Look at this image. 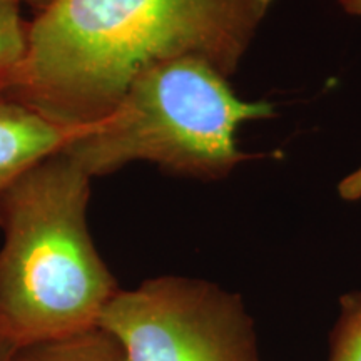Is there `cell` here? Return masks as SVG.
Here are the masks:
<instances>
[{"label":"cell","instance_id":"30bf717a","mask_svg":"<svg viewBox=\"0 0 361 361\" xmlns=\"http://www.w3.org/2000/svg\"><path fill=\"white\" fill-rule=\"evenodd\" d=\"M19 350L20 346L11 336L0 331V361H16L17 351Z\"/></svg>","mask_w":361,"mask_h":361},{"label":"cell","instance_id":"7c38bea8","mask_svg":"<svg viewBox=\"0 0 361 361\" xmlns=\"http://www.w3.org/2000/svg\"><path fill=\"white\" fill-rule=\"evenodd\" d=\"M17 2L20 4V7L27 6L29 8H32V11L35 12V16H37V13L44 12L45 8L51 6L54 0H17Z\"/></svg>","mask_w":361,"mask_h":361},{"label":"cell","instance_id":"5b68a950","mask_svg":"<svg viewBox=\"0 0 361 361\" xmlns=\"http://www.w3.org/2000/svg\"><path fill=\"white\" fill-rule=\"evenodd\" d=\"M72 134L0 89V223L13 184L45 157L61 151Z\"/></svg>","mask_w":361,"mask_h":361},{"label":"cell","instance_id":"3957f363","mask_svg":"<svg viewBox=\"0 0 361 361\" xmlns=\"http://www.w3.org/2000/svg\"><path fill=\"white\" fill-rule=\"evenodd\" d=\"M274 116L273 102L245 101L216 67L180 57L141 72L109 114L62 149L92 179L146 161L171 176L213 183L263 157L243 151L236 133Z\"/></svg>","mask_w":361,"mask_h":361},{"label":"cell","instance_id":"ba28073f","mask_svg":"<svg viewBox=\"0 0 361 361\" xmlns=\"http://www.w3.org/2000/svg\"><path fill=\"white\" fill-rule=\"evenodd\" d=\"M329 361H361V291L340 298V316L331 335Z\"/></svg>","mask_w":361,"mask_h":361},{"label":"cell","instance_id":"277c9868","mask_svg":"<svg viewBox=\"0 0 361 361\" xmlns=\"http://www.w3.org/2000/svg\"><path fill=\"white\" fill-rule=\"evenodd\" d=\"M99 326L128 361H263L241 295L206 279L157 276L119 290Z\"/></svg>","mask_w":361,"mask_h":361},{"label":"cell","instance_id":"8992f818","mask_svg":"<svg viewBox=\"0 0 361 361\" xmlns=\"http://www.w3.org/2000/svg\"><path fill=\"white\" fill-rule=\"evenodd\" d=\"M16 361H128L123 346L101 326L57 340L32 343L17 351Z\"/></svg>","mask_w":361,"mask_h":361},{"label":"cell","instance_id":"8fae6325","mask_svg":"<svg viewBox=\"0 0 361 361\" xmlns=\"http://www.w3.org/2000/svg\"><path fill=\"white\" fill-rule=\"evenodd\" d=\"M336 2L350 16L361 17V0H336Z\"/></svg>","mask_w":361,"mask_h":361},{"label":"cell","instance_id":"9c48e42d","mask_svg":"<svg viewBox=\"0 0 361 361\" xmlns=\"http://www.w3.org/2000/svg\"><path fill=\"white\" fill-rule=\"evenodd\" d=\"M338 194L343 201L348 202L361 200V168L353 171L338 184Z\"/></svg>","mask_w":361,"mask_h":361},{"label":"cell","instance_id":"52a82bcc","mask_svg":"<svg viewBox=\"0 0 361 361\" xmlns=\"http://www.w3.org/2000/svg\"><path fill=\"white\" fill-rule=\"evenodd\" d=\"M17 0H0V85L13 74L24 59L27 27Z\"/></svg>","mask_w":361,"mask_h":361},{"label":"cell","instance_id":"6da1fadb","mask_svg":"<svg viewBox=\"0 0 361 361\" xmlns=\"http://www.w3.org/2000/svg\"><path fill=\"white\" fill-rule=\"evenodd\" d=\"M274 0H54L0 89L71 133L97 124L141 72L197 57L233 78Z\"/></svg>","mask_w":361,"mask_h":361},{"label":"cell","instance_id":"7a4b0ae2","mask_svg":"<svg viewBox=\"0 0 361 361\" xmlns=\"http://www.w3.org/2000/svg\"><path fill=\"white\" fill-rule=\"evenodd\" d=\"M90 183L61 149L7 194L0 223V331L20 348L99 326L121 290L89 233Z\"/></svg>","mask_w":361,"mask_h":361}]
</instances>
